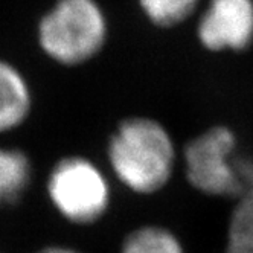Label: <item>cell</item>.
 Here are the masks:
<instances>
[{"mask_svg": "<svg viewBox=\"0 0 253 253\" xmlns=\"http://www.w3.org/2000/svg\"><path fill=\"white\" fill-rule=\"evenodd\" d=\"M105 156L118 182L137 195L160 192L169 183L177 164L171 133L150 116L122 119L108 137Z\"/></svg>", "mask_w": 253, "mask_h": 253, "instance_id": "obj_1", "label": "cell"}, {"mask_svg": "<svg viewBox=\"0 0 253 253\" xmlns=\"http://www.w3.org/2000/svg\"><path fill=\"white\" fill-rule=\"evenodd\" d=\"M108 35L110 23L99 0H55L35 29L42 53L63 67H78L96 58Z\"/></svg>", "mask_w": 253, "mask_h": 253, "instance_id": "obj_2", "label": "cell"}, {"mask_svg": "<svg viewBox=\"0 0 253 253\" xmlns=\"http://www.w3.org/2000/svg\"><path fill=\"white\" fill-rule=\"evenodd\" d=\"M46 194L55 212L74 226L98 223L112 203L107 175L84 156L61 157L46 178Z\"/></svg>", "mask_w": 253, "mask_h": 253, "instance_id": "obj_3", "label": "cell"}, {"mask_svg": "<svg viewBox=\"0 0 253 253\" xmlns=\"http://www.w3.org/2000/svg\"><path fill=\"white\" fill-rule=\"evenodd\" d=\"M237 136L226 125L211 126L192 137L183 150L189 185L211 197H243L237 174Z\"/></svg>", "mask_w": 253, "mask_h": 253, "instance_id": "obj_4", "label": "cell"}, {"mask_svg": "<svg viewBox=\"0 0 253 253\" xmlns=\"http://www.w3.org/2000/svg\"><path fill=\"white\" fill-rule=\"evenodd\" d=\"M195 37L211 53H241L253 46V0H206Z\"/></svg>", "mask_w": 253, "mask_h": 253, "instance_id": "obj_5", "label": "cell"}, {"mask_svg": "<svg viewBox=\"0 0 253 253\" xmlns=\"http://www.w3.org/2000/svg\"><path fill=\"white\" fill-rule=\"evenodd\" d=\"M34 107L32 87L22 69L0 57V134L19 130Z\"/></svg>", "mask_w": 253, "mask_h": 253, "instance_id": "obj_6", "label": "cell"}, {"mask_svg": "<svg viewBox=\"0 0 253 253\" xmlns=\"http://www.w3.org/2000/svg\"><path fill=\"white\" fill-rule=\"evenodd\" d=\"M32 182V162L15 147L0 145V208L22 200Z\"/></svg>", "mask_w": 253, "mask_h": 253, "instance_id": "obj_7", "label": "cell"}, {"mask_svg": "<svg viewBox=\"0 0 253 253\" xmlns=\"http://www.w3.org/2000/svg\"><path fill=\"white\" fill-rule=\"evenodd\" d=\"M119 253H186V249L171 229L145 224L126 235Z\"/></svg>", "mask_w": 253, "mask_h": 253, "instance_id": "obj_8", "label": "cell"}, {"mask_svg": "<svg viewBox=\"0 0 253 253\" xmlns=\"http://www.w3.org/2000/svg\"><path fill=\"white\" fill-rule=\"evenodd\" d=\"M137 6L153 26L172 29L197 15L202 0H137Z\"/></svg>", "mask_w": 253, "mask_h": 253, "instance_id": "obj_9", "label": "cell"}, {"mask_svg": "<svg viewBox=\"0 0 253 253\" xmlns=\"http://www.w3.org/2000/svg\"><path fill=\"white\" fill-rule=\"evenodd\" d=\"M224 253H253V192L238 198L232 211Z\"/></svg>", "mask_w": 253, "mask_h": 253, "instance_id": "obj_10", "label": "cell"}, {"mask_svg": "<svg viewBox=\"0 0 253 253\" xmlns=\"http://www.w3.org/2000/svg\"><path fill=\"white\" fill-rule=\"evenodd\" d=\"M237 174L243 189V195L253 192V156L237 157ZM241 198V197H240Z\"/></svg>", "mask_w": 253, "mask_h": 253, "instance_id": "obj_11", "label": "cell"}, {"mask_svg": "<svg viewBox=\"0 0 253 253\" xmlns=\"http://www.w3.org/2000/svg\"><path fill=\"white\" fill-rule=\"evenodd\" d=\"M37 253H83L78 249L69 247V246H63V244H52V246H46L43 249H40Z\"/></svg>", "mask_w": 253, "mask_h": 253, "instance_id": "obj_12", "label": "cell"}]
</instances>
